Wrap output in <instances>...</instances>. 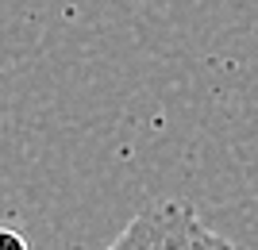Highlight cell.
Listing matches in <instances>:
<instances>
[{
	"mask_svg": "<svg viewBox=\"0 0 258 250\" xmlns=\"http://www.w3.org/2000/svg\"><path fill=\"white\" fill-rule=\"evenodd\" d=\"M0 250H31V242L23 239V231H16V227H0Z\"/></svg>",
	"mask_w": 258,
	"mask_h": 250,
	"instance_id": "3",
	"label": "cell"
},
{
	"mask_svg": "<svg viewBox=\"0 0 258 250\" xmlns=\"http://www.w3.org/2000/svg\"><path fill=\"white\" fill-rule=\"evenodd\" d=\"M154 250H239L231 239L216 235L189 204H154Z\"/></svg>",
	"mask_w": 258,
	"mask_h": 250,
	"instance_id": "1",
	"label": "cell"
},
{
	"mask_svg": "<svg viewBox=\"0 0 258 250\" xmlns=\"http://www.w3.org/2000/svg\"><path fill=\"white\" fill-rule=\"evenodd\" d=\"M104 250H154V204L135 212V219H131Z\"/></svg>",
	"mask_w": 258,
	"mask_h": 250,
	"instance_id": "2",
	"label": "cell"
}]
</instances>
